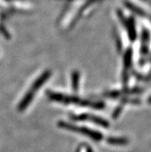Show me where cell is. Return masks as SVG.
<instances>
[{
  "label": "cell",
  "mask_w": 151,
  "mask_h": 152,
  "mask_svg": "<svg viewBox=\"0 0 151 152\" xmlns=\"http://www.w3.org/2000/svg\"><path fill=\"white\" fill-rule=\"evenodd\" d=\"M46 94L50 100L65 104H73L82 107H90L95 109H103L104 107V104L100 101V102H92L90 100H82L77 96H67V95L62 94L59 93H54L53 91H47Z\"/></svg>",
  "instance_id": "6da1fadb"
},
{
  "label": "cell",
  "mask_w": 151,
  "mask_h": 152,
  "mask_svg": "<svg viewBox=\"0 0 151 152\" xmlns=\"http://www.w3.org/2000/svg\"><path fill=\"white\" fill-rule=\"evenodd\" d=\"M133 57V50L131 48H129L125 52L124 56H123V64H124L125 69H129L132 64Z\"/></svg>",
  "instance_id": "8992f818"
},
{
  "label": "cell",
  "mask_w": 151,
  "mask_h": 152,
  "mask_svg": "<svg viewBox=\"0 0 151 152\" xmlns=\"http://www.w3.org/2000/svg\"><path fill=\"white\" fill-rule=\"evenodd\" d=\"M125 26L127 29V33H128V37L130 41L134 42L136 39V26H135V22L133 19H129L128 21L125 22Z\"/></svg>",
  "instance_id": "5b68a950"
},
{
  "label": "cell",
  "mask_w": 151,
  "mask_h": 152,
  "mask_svg": "<svg viewBox=\"0 0 151 152\" xmlns=\"http://www.w3.org/2000/svg\"><path fill=\"white\" fill-rule=\"evenodd\" d=\"M148 103H149V104H151V96H150L149 98H148Z\"/></svg>",
  "instance_id": "30bf717a"
},
{
  "label": "cell",
  "mask_w": 151,
  "mask_h": 152,
  "mask_svg": "<svg viewBox=\"0 0 151 152\" xmlns=\"http://www.w3.org/2000/svg\"><path fill=\"white\" fill-rule=\"evenodd\" d=\"M107 142L113 145H126L129 141L126 137H109L107 139Z\"/></svg>",
  "instance_id": "52a82bcc"
},
{
  "label": "cell",
  "mask_w": 151,
  "mask_h": 152,
  "mask_svg": "<svg viewBox=\"0 0 151 152\" xmlns=\"http://www.w3.org/2000/svg\"><path fill=\"white\" fill-rule=\"evenodd\" d=\"M80 72L77 70H74L72 73V87H73V91H77L79 88V83H80Z\"/></svg>",
  "instance_id": "ba28073f"
},
{
  "label": "cell",
  "mask_w": 151,
  "mask_h": 152,
  "mask_svg": "<svg viewBox=\"0 0 151 152\" xmlns=\"http://www.w3.org/2000/svg\"><path fill=\"white\" fill-rule=\"evenodd\" d=\"M73 119L76 120V121H90L93 122L94 124L103 127H108L109 126V122L103 119V118L95 115H90V114H83L73 116Z\"/></svg>",
  "instance_id": "277c9868"
},
{
  "label": "cell",
  "mask_w": 151,
  "mask_h": 152,
  "mask_svg": "<svg viewBox=\"0 0 151 152\" xmlns=\"http://www.w3.org/2000/svg\"><path fill=\"white\" fill-rule=\"evenodd\" d=\"M58 126L59 127H61V128H63V129L69 130V131L82 134L85 136L90 137L94 141H100L103 139V134L100 132L93 131V130H90V128H87V127H79V126L73 125V124H71L66 123V122L64 121H59L58 123Z\"/></svg>",
  "instance_id": "3957f363"
},
{
  "label": "cell",
  "mask_w": 151,
  "mask_h": 152,
  "mask_svg": "<svg viewBox=\"0 0 151 152\" xmlns=\"http://www.w3.org/2000/svg\"><path fill=\"white\" fill-rule=\"evenodd\" d=\"M52 73L50 70H46L45 72L41 74L39 78H37L36 80L34 81V83H33L32 87H30L28 92H27L26 94L23 96V98L22 99V100L19 103V106H18V110L20 112L23 111V110L26 109L29 105L30 104V103L32 102V100L34 98L35 94L36 93L37 91H39V89L41 88L42 85L46 83V81L48 80V79L51 77Z\"/></svg>",
  "instance_id": "7a4b0ae2"
},
{
  "label": "cell",
  "mask_w": 151,
  "mask_h": 152,
  "mask_svg": "<svg viewBox=\"0 0 151 152\" xmlns=\"http://www.w3.org/2000/svg\"><path fill=\"white\" fill-rule=\"evenodd\" d=\"M121 111H122V107H117V109L115 110L114 113H113V118H115V119H116L117 118H118L119 115H120V114L121 113Z\"/></svg>",
  "instance_id": "9c48e42d"
}]
</instances>
